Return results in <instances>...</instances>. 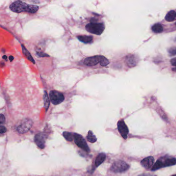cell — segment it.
I'll use <instances>...</instances> for the list:
<instances>
[{
  "label": "cell",
  "mask_w": 176,
  "mask_h": 176,
  "mask_svg": "<svg viewBox=\"0 0 176 176\" xmlns=\"http://www.w3.org/2000/svg\"><path fill=\"white\" fill-rule=\"evenodd\" d=\"M176 163V159L175 158L162 157L159 159L151 168L152 171L158 170L162 167L173 166Z\"/></svg>",
  "instance_id": "3"
},
{
  "label": "cell",
  "mask_w": 176,
  "mask_h": 176,
  "mask_svg": "<svg viewBox=\"0 0 176 176\" xmlns=\"http://www.w3.org/2000/svg\"><path fill=\"white\" fill-rule=\"evenodd\" d=\"M117 127L118 131L120 132L122 137L126 140L129 133V129L123 120H121L118 122Z\"/></svg>",
  "instance_id": "9"
},
{
  "label": "cell",
  "mask_w": 176,
  "mask_h": 176,
  "mask_svg": "<svg viewBox=\"0 0 176 176\" xmlns=\"http://www.w3.org/2000/svg\"><path fill=\"white\" fill-rule=\"evenodd\" d=\"M172 176H176V175H172Z\"/></svg>",
  "instance_id": "29"
},
{
  "label": "cell",
  "mask_w": 176,
  "mask_h": 176,
  "mask_svg": "<svg viewBox=\"0 0 176 176\" xmlns=\"http://www.w3.org/2000/svg\"><path fill=\"white\" fill-rule=\"evenodd\" d=\"M49 99L54 105H57L63 102L64 100V96L62 93L56 91H52L49 93Z\"/></svg>",
  "instance_id": "7"
},
{
  "label": "cell",
  "mask_w": 176,
  "mask_h": 176,
  "mask_svg": "<svg viewBox=\"0 0 176 176\" xmlns=\"http://www.w3.org/2000/svg\"><path fill=\"white\" fill-rule=\"evenodd\" d=\"M9 60H10V62H12V61L14 60V57L12 56H10L9 57Z\"/></svg>",
  "instance_id": "26"
},
{
  "label": "cell",
  "mask_w": 176,
  "mask_h": 176,
  "mask_svg": "<svg viewBox=\"0 0 176 176\" xmlns=\"http://www.w3.org/2000/svg\"><path fill=\"white\" fill-rule=\"evenodd\" d=\"M33 125V122L30 119H25L17 127L19 133L24 134L28 132Z\"/></svg>",
  "instance_id": "8"
},
{
  "label": "cell",
  "mask_w": 176,
  "mask_h": 176,
  "mask_svg": "<svg viewBox=\"0 0 176 176\" xmlns=\"http://www.w3.org/2000/svg\"><path fill=\"white\" fill-rule=\"evenodd\" d=\"M10 10L17 13L28 12L35 14L39 9V6L35 5H28L21 1H17L12 3L9 6Z\"/></svg>",
  "instance_id": "1"
},
{
  "label": "cell",
  "mask_w": 176,
  "mask_h": 176,
  "mask_svg": "<svg viewBox=\"0 0 176 176\" xmlns=\"http://www.w3.org/2000/svg\"><path fill=\"white\" fill-rule=\"evenodd\" d=\"M6 127L3 126H0V134H3L5 133L6 132Z\"/></svg>",
  "instance_id": "23"
},
{
  "label": "cell",
  "mask_w": 176,
  "mask_h": 176,
  "mask_svg": "<svg viewBox=\"0 0 176 176\" xmlns=\"http://www.w3.org/2000/svg\"><path fill=\"white\" fill-rule=\"evenodd\" d=\"M105 159H106V154L104 153L99 154L96 159V166L98 167L100 166L105 161Z\"/></svg>",
  "instance_id": "12"
},
{
  "label": "cell",
  "mask_w": 176,
  "mask_h": 176,
  "mask_svg": "<svg viewBox=\"0 0 176 176\" xmlns=\"http://www.w3.org/2000/svg\"><path fill=\"white\" fill-rule=\"evenodd\" d=\"M152 30L156 33H160L163 31V28L161 24L156 23L152 26Z\"/></svg>",
  "instance_id": "18"
},
{
  "label": "cell",
  "mask_w": 176,
  "mask_h": 176,
  "mask_svg": "<svg viewBox=\"0 0 176 176\" xmlns=\"http://www.w3.org/2000/svg\"><path fill=\"white\" fill-rule=\"evenodd\" d=\"M84 64L88 66H94L99 64L102 67L107 66L109 64V61L103 56L97 55L94 56L87 57L84 60Z\"/></svg>",
  "instance_id": "2"
},
{
  "label": "cell",
  "mask_w": 176,
  "mask_h": 176,
  "mask_svg": "<svg viewBox=\"0 0 176 176\" xmlns=\"http://www.w3.org/2000/svg\"><path fill=\"white\" fill-rule=\"evenodd\" d=\"M79 41L85 43H89L93 41V37L89 36H79L77 37Z\"/></svg>",
  "instance_id": "16"
},
{
  "label": "cell",
  "mask_w": 176,
  "mask_h": 176,
  "mask_svg": "<svg viewBox=\"0 0 176 176\" xmlns=\"http://www.w3.org/2000/svg\"><path fill=\"white\" fill-rule=\"evenodd\" d=\"M176 18V12L174 10H171L167 13L165 17V19L168 22H172Z\"/></svg>",
  "instance_id": "17"
},
{
  "label": "cell",
  "mask_w": 176,
  "mask_h": 176,
  "mask_svg": "<svg viewBox=\"0 0 176 176\" xmlns=\"http://www.w3.org/2000/svg\"><path fill=\"white\" fill-rule=\"evenodd\" d=\"M127 63L129 67H134L136 64L135 58L134 55H130L127 57Z\"/></svg>",
  "instance_id": "15"
},
{
  "label": "cell",
  "mask_w": 176,
  "mask_h": 176,
  "mask_svg": "<svg viewBox=\"0 0 176 176\" xmlns=\"http://www.w3.org/2000/svg\"><path fill=\"white\" fill-rule=\"evenodd\" d=\"M170 62H171V64H172V66H176V58H174V59H171Z\"/></svg>",
  "instance_id": "25"
},
{
  "label": "cell",
  "mask_w": 176,
  "mask_h": 176,
  "mask_svg": "<svg viewBox=\"0 0 176 176\" xmlns=\"http://www.w3.org/2000/svg\"><path fill=\"white\" fill-rule=\"evenodd\" d=\"M129 167V165L126 162L122 160H118L113 164L111 170L115 173L123 172L127 171Z\"/></svg>",
  "instance_id": "5"
},
{
  "label": "cell",
  "mask_w": 176,
  "mask_h": 176,
  "mask_svg": "<svg viewBox=\"0 0 176 176\" xmlns=\"http://www.w3.org/2000/svg\"><path fill=\"white\" fill-rule=\"evenodd\" d=\"M5 122V117L3 114H0V124H3Z\"/></svg>",
  "instance_id": "22"
},
{
  "label": "cell",
  "mask_w": 176,
  "mask_h": 176,
  "mask_svg": "<svg viewBox=\"0 0 176 176\" xmlns=\"http://www.w3.org/2000/svg\"><path fill=\"white\" fill-rule=\"evenodd\" d=\"M43 98V102H44V107H45L46 111H47V110L48 109L49 106H50V101L49 96L48 95L47 92L46 91H44Z\"/></svg>",
  "instance_id": "13"
},
{
  "label": "cell",
  "mask_w": 176,
  "mask_h": 176,
  "mask_svg": "<svg viewBox=\"0 0 176 176\" xmlns=\"http://www.w3.org/2000/svg\"><path fill=\"white\" fill-rule=\"evenodd\" d=\"M169 53L170 55H176V49H175V48L170 49L169 50Z\"/></svg>",
  "instance_id": "24"
},
{
  "label": "cell",
  "mask_w": 176,
  "mask_h": 176,
  "mask_svg": "<svg viewBox=\"0 0 176 176\" xmlns=\"http://www.w3.org/2000/svg\"><path fill=\"white\" fill-rule=\"evenodd\" d=\"M21 47H22V49L23 53L25 54V56L27 57V59H28L29 61H30L31 62H32L33 64H35V62L34 59L33 58L32 56L30 54V53L29 52L26 48L24 46V45H21Z\"/></svg>",
  "instance_id": "14"
},
{
  "label": "cell",
  "mask_w": 176,
  "mask_h": 176,
  "mask_svg": "<svg viewBox=\"0 0 176 176\" xmlns=\"http://www.w3.org/2000/svg\"><path fill=\"white\" fill-rule=\"evenodd\" d=\"M3 59H7V57L6 55H4L3 56Z\"/></svg>",
  "instance_id": "28"
},
{
  "label": "cell",
  "mask_w": 176,
  "mask_h": 176,
  "mask_svg": "<svg viewBox=\"0 0 176 176\" xmlns=\"http://www.w3.org/2000/svg\"><path fill=\"white\" fill-rule=\"evenodd\" d=\"M105 26L102 23L91 22L86 26V29L88 32L100 35L104 30Z\"/></svg>",
  "instance_id": "4"
},
{
  "label": "cell",
  "mask_w": 176,
  "mask_h": 176,
  "mask_svg": "<svg viewBox=\"0 0 176 176\" xmlns=\"http://www.w3.org/2000/svg\"><path fill=\"white\" fill-rule=\"evenodd\" d=\"M87 140L89 141V142H91V143H93L97 141V138L94 134L93 133V132L91 131H89L88 132V135H87Z\"/></svg>",
  "instance_id": "19"
},
{
  "label": "cell",
  "mask_w": 176,
  "mask_h": 176,
  "mask_svg": "<svg viewBox=\"0 0 176 176\" xmlns=\"http://www.w3.org/2000/svg\"><path fill=\"white\" fill-rule=\"evenodd\" d=\"M64 137L65 138V139L69 141V142H72L73 140V134L68 132H64L63 133Z\"/></svg>",
  "instance_id": "20"
},
{
  "label": "cell",
  "mask_w": 176,
  "mask_h": 176,
  "mask_svg": "<svg viewBox=\"0 0 176 176\" xmlns=\"http://www.w3.org/2000/svg\"><path fill=\"white\" fill-rule=\"evenodd\" d=\"M73 139L75 140V144L79 148L84 150L86 152H89L90 149L88 147L87 143L82 136L77 133L73 134Z\"/></svg>",
  "instance_id": "6"
},
{
  "label": "cell",
  "mask_w": 176,
  "mask_h": 176,
  "mask_svg": "<svg viewBox=\"0 0 176 176\" xmlns=\"http://www.w3.org/2000/svg\"><path fill=\"white\" fill-rule=\"evenodd\" d=\"M37 54L38 55L39 57H49V55L47 54V53H45L41 51H37Z\"/></svg>",
  "instance_id": "21"
},
{
  "label": "cell",
  "mask_w": 176,
  "mask_h": 176,
  "mask_svg": "<svg viewBox=\"0 0 176 176\" xmlns=\"http://www.w3.org/2000/svg\"><path fill=\"white\" fill-rule=\"evenodd\" d=\"M138 176H151L150 175L146 174H143L140 175Z\"/></svg>",
  "instance_id": "27"
},
{
  "label": "cell",
  "mask_w": 176,
  "mask_h": 176,
  "mask_svg": "<svg viewBox=\"0 0 176 176\" xmlns=\"http://www.w3.org/2000/svg\"><path fill=\"white\" fill-rule=\"evenodd\" d=\"M46 135L43 133H39L35 136V142L37 145L41 149H43L45 147V142Z\"/></svg>",
  "instance_id": "10"
},
{
  "label": "cell",
  "mask_w": 176,
  "mask_h": 176,
  "mask_svg": "<svg viewBox=\"0 0 176 176\" xmlns=\"http://www.w3.org/2000/svg\"><path fill=\"white\" fill-rule=\"evenodd\" d=\"M154 163V159L152 156H148L145 158L141 161V165L147 169H150Z\"/></svg>",
  "instance_id": "11"
}]
</instances>
